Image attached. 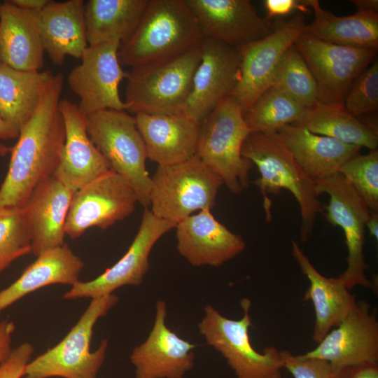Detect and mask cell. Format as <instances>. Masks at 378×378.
Listing matches in <instances>:
<instances>
[{"mask_svg":"<svg viewBox=\"0 0 378 378\" xmlns=\"http://www.w3.org/2000/svg\"><path fill=\"white\" fill-rule=\"evenodd\" d=\"M291 253L309 281L303 300H311L313 303L315 323L312 340L318 344L346 318L357 300L339 276L328 278L319 273L294 240L292 241Z\"/></svg>","mask_w":378,"mask_h":378,"instance_id":"obj_24","label":"cell"},{"mask_svg":"<svg viewBox=\"0 0 378 378\" xmlns=\"http://www.w3.org/2000/svg\"><path fill=\"white\" fill-rule=\"evenodd\" d=\"M53 74L22 71L0 62V118L18 130L31 118Z\"/></svg>","mask_w":378,"mask_h":378,"instance_id":"obj_31","label":"cell"},{"mask_svg":"<svg viewBox=\"0 0 378 378\" xmlns=\"http://www.w3.org/2000/svg\"><path fill=\"white\" fill-rule=\"evenodd\" d=\"M241 155L255 164L260 172L254 184L263 198L267 223L272 218L269 195L288 190L300 209V239L303 242L307 241L323 206L314 181L297 162L280 134L277 132L250 133L243 143Z\"/></svg>","mask_w":378,"mask_h":378,"instance_id":"obj_2","label":"cell"},{"mask_svg":"<svg viewBox=\"0 0 378 378\" xmlns=\"http://www.w3.org/2000/svg\"><path fill=\"white\" fill-rule=\"evenodd\" d=\"M18 136L19 130L0 118V139H13Z\"/></svg>","mask_w":378,"mask_h":378,"instance_id":"obj_44","label":"cell"},{"mask_svg":"<svg viewBox=\"0 0 378 378\" xmlns=\"http://www.w3.org/2000/svg\"><path fill=\"white\" fill-rule=\"evenodd\" d=\"M83 260L66 244L46 251L6 288L0 291V312L23 297L45 286L66 284L79 280Z\"/></svg>","mask_w":378,"mask_h":378,"instance_id":"obj_28","label":"cell"},{"mask_svg":"<svg viewBox=\"0 0 378 378\" xmlns=\"http://www.w3.org/2000/svg\"><path fill=\"white\" fill-rule=\"evenodd\" d=\"M303 358L327 361L334 372L360 364H378V322L370 305L358 300L346 318Z\"/></svg>","mask_w":378,"mask_h":378,"instance_id":"obj_17","label":"cell"},{"mask_svg":"<svg viewBox=\"0 0 378 378\" xmlns=\"http://www.w3.org/2000/svg\"><path fill=\"white\" fill-rule=\"evenodd\" d=\"M304 18L298 13L278 21L267 36L239 50L240 77L230 94L243 113L272 83L276 69L287 50L303 33Z\"/></svg>","mask_w":378,"mask_h":378,"instance_id":"obj_13","label":"cell"},{"mask_svg":"<svg viewBox=\"0 0 378 378\" xmlns=\"http://www.w3.org/2000/svg\"><path fill=\"white\" fill-rule=\"evenodd\" d=\"M200 51L183 113L198 122L230 96L239 82L241 66L239 50L221 43L203 38Z\"/></svg>","mask_w":378,"mask_h":378,"instance_id":"obj_18","label":"cell"},{"mask_svg":"<svg viewBox=\"0 0 378 378\" xmlns=\"http://www.w3.org/2000/svg\"><path fill=\"white\" fill-rule=\"evenodd\" d=\"M148 0H88L84 3L88 45L126 41L136 29Z\"/></svg>","mask_w":378,"mask_h":378,"instance_id":"obj_30","label":"cell"},{"mask_svg":"<svg viewBox=\"0 0 378 378\" xmlns=\"http://www.w3.org/2000/svg\"><path fill=\"white\" fill-rule=\"evenodd\" d=\"M202 40L186 0H148L136 29L120 43L118 59L122 66H148L180 57Z\"/></svg>","mask_w":378,"mask_h":378,"instance_id":"obj_3","label":"cell"},{"mask_svg":"<svg viewBox=\"0 0 378 378\" xmlns=\"http://www.w3.org/2000/svg\"><path fill=\"white\" fill-rule=\"evenodd\" d=\"M204 39L239 49L264 38L274 29L249 0H186Z\"/></svg>","mask_w":378,"mask_h":378,"instance_id":"obj_16","label":"cell"},{"mask_svg":"<svg viewBox=\"0 0 378 378\" xmlns=\"http://www.w3.org/2000/svg\"><path fill=\"white\" fill-rule=\"evenodd\" d=\"M314 20L305 24L303 33L317 39L344 46L378 48V13L360 10L337 16L323 9L318 0H304Z\"/></svg>","mask_w":378,"mask_h":378,"instance_id":"obj_29","label":"cell"},{"mask_svg":"<svg viewBox=\"0 0 378 378\" xmlns=\"http://www.w3.org/2000/svg\"><path fill=\"white\" fill-rule=\"evenodd\" d=\"M134 118L147 157L158 165L182 162L196 155L200 122L184 114L136 113Z\"/></svg>","mask_w":378,"mask_h":378,"instance_id":"obj_23","label":"cell"},{"mask_svg":"<svg viewBox=\"0 0 378 378\" xmlns=\"http://www.w3.org/2000/svg\"><path fill=\"white\" fill-rule=\"evenodd\" d=\"M138 202L129 183L110 170L74 192L66 218L64 232L77 239L87 230H106L132 214Z\"/></svg>","mask_w":378,"mask_h":378,"instance_id":"obj_12","label":"cell"},{"mask_svg":"<svg viewBox=\"0 0 378 378\" xmlns=\"http://www.w3.org/2000/svg\"><path fill=\"white\" fill-rule=\"evenodd\" d=\"M176 225L155 216L148 208H144L137 233L124 255L97 278L78 281L62 298L94 299L112 294L125 286H140L150 269L149 255L153 247Z\"/></svg>","mask_w":378,"mask_h":378,"instance_id":"obj_15","label":"cell"},{"mask_svg":"<svg viewBox=\"0 0 378 378\" xmlns=\"http://www.w3.org/2000/svg\"><path fill=\"white\" fill-rule=\"evenodd\" d=\"M14 5L33 11L40 12L50 0H9Z\"/></svg>","mask_w":378,"mask_h":378,"instance_id":"obj_43","label":"cell"},{"mask_svg":"<svg viewBox=\"0 0 378 378\" xmlns=\"http://www.w3.org/2000/svg\"><path fill=\"white\" fill-rule=\"evenodd\" d=\"M310 69L318 89V100L343 105L356 77L377 55L376 48L344 46L302 33L294 43Z\"/></svg>","mask_w":378,"mask_h":378,"instance_id":"obj_11","label":"cell"},{"mask_svg":"<svg viewBox=\"0 0 378 378\" xmlns=\"http://www.w3.org/2000/svg\"><path fill=\"white\" fill-rule=\"evenodd\" d=\"M365 227L368 229L372 237L376 240L378 239V214L370 211V216L365 223Z\"/></svg>","mask_w":378,"mask_h":378,"instance_id":"obj_46","label":"cell"},{"mask_svg":"<svg viewBox=\"0 0 378 378\" xmlns=\"http://www.w3.org/2000/svg\"><path fill=\"white\" fill-rule=\"evenodd\" d=\"M292 125L345 144L366 147L370 150L377 149V129L350 114L342 104L318 102Z\"/></svg>","mask_w":378,"mask_h":378,"instance_id":"obj_32","label":"cell"},{"mask_svg":"<svg viewBox=\"0 0 378 378\" xmlns=\"http://www.w3.org/2000/svg\"><path fill=\"white\" fill-rule=\"evenodd\" d=\"M31 253V239L21 207L0 209V274Z\"/></svg>","mask_w":378,"mask_h":378,"instance_id":"obj_35","label":"cell"},{"mask_svg":"<svg viewBox=\"0 0 378 378\" xmlns=\"http://www.w3.org/2000/svg\"><path fill=\"white\" fill-rule=\"evenodd\" d=\"M120 45L119 41L88 45L80 64L68 76L69 87L79 98L78 107L85 115L104 110L127 109L118 89L127 76L119 62Z\"/></svg>","mask_w":378,"mask_h":378,"instance_id":"obj_14","label":"cell"},{"mask_svg":"<svg viewBox=\"0 0 378 378\" xmlns=\"http://www.w3.org/2000/svg\"><path fill=\"white\" fill-rule=\"evenodd\" d=\"M0 6H1V3H0Z\"/></svg>","mask_w":378,"mask_h":378,"instance_id":"obj_48","label":"cell"},{"mask_svg":"<svg viewBox=\"0 0 378 378\" xmlns=\"http://www.w3.org/2000/svg\"><path fill=\"white\" fill-rule=\"evenodd\" d=\"M306 108L282 91L270 86L243 113L251 133L277 132L299 121Z\"/></svg>","mask_w":378,"mask_h":378,"instance_id":"obj_33","label":"cell"},{"mask_svg":"<svg viewBox=\"0 0 378 378\" xmlns=\"http://www.w3.org/2000/svg\"><path fill=\"white\" fill-rule=\"evenodd\" d=\"M271 86L278 88L306 109L318 102L315 79L294 45L279 63Z\"/></svg>","mask_w":378,"mask_h":378,"instance_id":"obj_34","label":"cell"},{"mask_svg":"<svg viewBox=\"0 0 378 378\" xmlns=\"http://www.w3.org/2000/svg\"><path fill=\"white\" fill-rule=\"evenodd\" d=\"M351 2L356 6V10L378 13L377 0H352Z\"/></svg>","mask_w":378,"mask_h":378,"instance_id":"obj_45","label":"cell"},{"mask_svg":"<svg viewBox=\"0 0 378 378\" xmlns=\"http://www.w3.org/2000/svg\"><path fill=\"white\" fill-rule=\"evenodd\" d=\"M240 304L244 314L239 320L228 318L213 306L206 305L197 324L200 333L208 345L224 357L237 378H282L280 351L274 346L266 347L263 353L254 349L248 335L252 326L251 302L244 298Z\"/></svg>","mask_w":378,"mask_h":378,"instance_id":"obj_9","label":"cell"},{"mask_svg":"<svg viewBox=\"0 0 378 378\" xmlns=\"http://www.w3.org/2000/svg\"><path fill=\"white\" fill-rule=\"evenodd\" d=\"M280 353L283 368L287 369L294 378H333L335 372L326 360L303 358L287 350Z\"/></svg>","mask_w":378,"mask_h":378,"instance_id":"obj_38","label":"cell"},{"mask_svg":"<svg viewBox=\"0 0 378 378\" xmlns=\"http://www.w3.org/2000/svg\"><path fill=\"white\" fill-rule=\"evenodd\" d=\"M318 195L329 196L326 219L342 227L347 247L346 268L339 277L349 290L356 286L372 289V284L365 275L368 266L363 252L365 223L370 210L347 180L337 172L315 181Z\"/></svg>","mask_w":378,"mask_h":378,"instance_id":"obj_10","label":"cell"},{"mask_svg":"<svg viewBox=\"0 0 378 378\" xmlns=\"http://www.w3.org/2000/svg\"><path fill=\"white\" fill-rule=\"evenodd\" d=\"M333 378H378V364H360L343 368Z\"/></svg>","mask_w":378,"mask_h":378,"instance_id":"obj_41","label":"cell"},{"mask_svg":"<svg viewBox=\"0 0 378 378\" xmlns=\"http://www.w3.org/2000/svg\"><path fill=\"white\" fill-rule=\"evenodd\" d=\"M277 132L297 162L314 181L339 172L362 148L293 125H286Z\"/></svg>","mask_w":378,"mask_h":378,"instance_id":"obj_27","label":"cell"},{"mask_svg":"<svg viewBox=\"0 0 378 378\" xmlns=\"http://www.w3.org/2000/svg\"><path fill=\"white\" fill-rule=\"evenodd\" d=\"M59 110L65 128V142L54 176L73 191L111 170L110 166L87 132V117L75 104L60 99Z\"/></svg>","mask_w":378,"mask_h":378,"instance_id":"obj_21","label":"cell"},{"mask_svg":"<svg viewBox=\"0 0 378 378\" xmlns=\"http://www.w3.org/2000/svg\"><path fill=\"white\" fill-rule=\"evenodd\" d=\"M264 6L267 11L266 18L268 20L285 16L296 10L302 14L311 12L304 0H265Z\"/></svg>","mask_w":378,"mask_h":378,"instance_id":"obj_40","label":"cell"},{"mask_svg":"<svg viewBox=\"0 0 378 378\" xmlns=\"http://www.w3.org/2000/svg\"><path fill=\"white\" fill-rule=\"evenodd\" d=\"M74 191L54 175L39 183L21 207L37 256L64 244V226Z\"/></svg>","mask_w":378,"mask_h":378,"instance_id":"obj_22","label":"cell"},{"mask_svg":"<svg viewBox=\"0 0 378 378\" xmlns=\"http://www.w3.org/2000/svg\"><path fill=\"white\" fill-rule=\"evenodd\" d=\"M86 117L88 134L111 170L123 177L138 202L148 208L151 177L146 167V149L134 116L125 111L108 109Z\"/></svg>","mask_w":378,"mask_h":378,"instance_id":"obj_7","label":"cell"},{"mask_svg":"<svg viewBox=\"0 0 378 378\" xmlns=\"http://www.w3.org/2000/svg\"><path fill=\"white\" fill-rule=\"evenodd\" d=\"M11 151V148L6 145L0 144V156H5L8 153Z\"/></svg>","mask_w":378,"mask_h":378,"instance_id":"obj_47","label":"cell"},{"mask_svg":"<svg viewBox=\"0 0 378 378\" xmlns=\"http://www.w3.org/2000/svg\"><path fill=\"white\" fill-rule=\"evenodd\" d=\"M200 58V46L171 60L131 69L126 78V110L134 114L183 115Z\"/></svg>","mask_w":378,"mask_h":378,"instance_id":"obj_4","label":"cell"},{"mask_svg":"<svg viewBox=\"0 0 378 378\" xmlns=\"http://www.w3.org/2000/svg\"><path fill=\"white\" fill-rule=\"evenodd\" d=\"M15 326L12 321L5 319L0 321V363L10 354L12 336Z\"/></svg>","mask_w":378,"mask_h":378,"instance_id":"obj_42","label":"cell"},{"mask_svg":"<svg viewBox=\"0 0 378 378\" xmlns=\"http://www.w3.org/2000/svg\"><path fill=\"white\" fill-rule=\"evenodd\" d=\"M64 77L53 74L31 118L19 130L0 188V209L22 207L34 188L53 176L60 162L65 128L59 104Z\"/></svg>","mask_w":378,"mask_h":378,"instance_id":"obj_1","label":"cell"},{"mask_svg":"<svg viewBox=\"0 0 378 378\" xmlns=\"http://www.w3.org/2000/svg\"><path fill=\"white\" fill-rule=\"evenodd\" d=\"M33 353L34 346L29 342H23L12 349L0 363V378H22Z\"/></svg>","mask_w":378,"mask_h":378,"instance_id":"obj_39","label":"cell"},{"mask_svg":"<svg viewBox=\"0 0 378 378\" xmlns=\"http://www.w3.org/2000/svg\"><path fill=\"white\" fill-rule=\"evenodd\" d=\"M339 172L362 197L370 211L378 212V150L354 156Z\"/></svg>","mask_w":378,"mask_h":378,"instance_id":"obj_36","label":"cell"},{"mask_svg":"<svg viewBox=\"0 0 378 378\" xmlns=\"http://www.w3.org/2000/svg\"><path fill=\"white\" fill-rule=\"evenodd\" d=\"M167 315L165 302L158 300L148 337L130 355L135 378H183L194 367L196 346L167 327Z\"/></svg>","mask_w":378,"mask_h":378,"instance_id":"obj_19","label":"cell"},{"mask_svg":"<svg viewBox=\"0 0 378 378\" xmlns=\"http://www.w3.org/2000/svg\"><path fill=\"white\" fill-rule=\"evenodd\" d=\"M344 108L357 117L378 108V61L354 80L344 101Z\"/></svg>","mask_w":378,"mask_h":378,"instance_id":"obj_37","label":"cell"},{"mask_svg":"<svg viewBox=\"0 0 378 378\" xmlns=\"http://www.w3.org/2000/svg\"><path fill=\"white\" fill-rule=\"evenodd\" d=\"M175 228L177 251L194 267H220L246 247L243 238L216 220L210 209L192 214Z\"/></svg>","mask_w":378,"mask_h":378,"instance_id":"obj_20","label":"cell"},{"mask_svg":"<svg viewBox=\"0 0 378 378\" xmlns=\"http://www.w3.org/2000/svg\"><path fill=\"white\" fill-rule=\"evenodd\" d=\"M250 133L241 108L230 97L200 122L196 156L235 195L249 186L253 164L241 155V148Z\"/></svg>","mask_w":378,"mask_h":378,"instance_id":"obj_6","label":"cell"},{"mask_svg":"<svg viewBox=\"0 0 378 378\" xmlns=\"http://www.w3.org/2000/svg\"><path fill=\"white\" fill-rule=\"evenodd\" d=\"M114 293L91 299L88 307L66 335L27 365L22 378H97L105 360L108 341L90 351L97 321L118 302Z\"/></svg>","mask_w":378,"mask_h":378,"instance_id":"obj_5","label":"cell"},{"mask_svg":"<svg viewBox=\"0 0 378 378\" xmlns=\"http://www.w3.org/2000/svg\"><path fill=\"white\" fill-rule=\"evenodd\" d=\"M83 0L50 1L38 12V27L45 52L56 65L66 56L80 59L88 46Z\"/></svg>","mask_w":378,"mask_h":378,"instance_id":"obj_26","label":"cell"},{"mask_svg":"<svg viewBox=\"0 0 378 378\" xmlns=\"http://www.w3.org/2000/svg\"><path fill=\"white\" fill-rule=\"evenodd\" d=\"M44 48L38 12L18 7L10 1L0 6V62L22 71L43 66Z\"/></svg>","mask_w":378,"mask_h":378,"instance_id":"obj_25","label":"cell"},{"mask_svg":"<svg viewBox=\"0 0 378 378\" xmlns=\"http://www.w3.org/2000/svg\"><path fill=\"white\" fill-rule=\"evenodd\" d=\"M221 178L197 156L158 165L151 176L148 209L156 217L179 223L196 211L211 209Z\"/></svg>","mask_w":378,"mask_h":378,"instance_id":"obj_8","label":"cell"}]
</instances>
